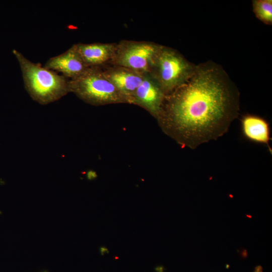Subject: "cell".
Returning a JSON list of instances; mask_svg holds the SVG:
<instances>
[{
  "label": "cell",
  "mask_w": 272,
  "mask_h": 272,
  "mask_svg": "<svg viewBox=\"0 0 272 272\" xmlns=\"http://www.w3.org/2000/svg\"><path fill=\"white\" fill-rule=\"evenodd\" d=\"M43 272H48L47 270L43 271Z\"/></svg>",
  "instance_id": "9a60e30c"
},
{
  "label": "cell",
  "mask_w": 272,
  "mask_h": 272,
  "mask_svg": "<svg viewBox=\"0 0 272 272\" xmlns=\"http://www.w3.org/2000/svg\"><path fill=\"white\" fill-rule=\"evenodd\" d=\"M196 67L177 50L162 45L148 74L166 96L188 81Z\"/></svg>",
  "instance_id": "3957f363"
},
{
  "label": "cell",
  "mask_w": 272,
  "mask_h": 272,
  "mask_svg": "<svg viewBox=\"0 0 272 272\" xmlns=\"http://www.w3.org/2000/svg\"><path fill=\"white\" fill-rule=\"evenodd\" d=\"M74 45L88 67H101L110 64L117 47L116 42L79 43Z\"/></svg>",
  "instance_id": "9c48e42d"
},
{
  "label": "cell",
  "mask_w": 272,
  "mask_h": 272,
  "mask_svg": "<svg viewBox=\"0 0 272 272\" xmlns=\"http://www.w3.org/2000/svg\"><path fill=\"white\" fill-rule=\"evenodd\" d=\"M239 111L238 88L221 65L208 61L165 96L157 119L165 133L194 149L224 134Z\"/></svg>",
  "instance_id": "6da1fadb"
},
{
  "label": "cell",
  "mask_w": 272,
  "mask_h": 272,
  "mask_svg": "<svg viewBox=\"0 0 272 272\" xmlns=\"http://www.w3.org/2000/svg\"><path fill=\"white\" fill-rule=\"evenodd\" d=\"M69 88L70 92L91 105L127 103L125 97L105 76L101 67H89L80 77L70 80Z\"/></svg>",
  "instance_id": "277c9868"
},
{
  "label": "cell",
  "mask_w": 272,
  "mask_h": 272,
  "mask_svg": "<svg viewBox=\"0 0 272 272\" xmlns=\"http://www.w3.org/2000/svg\"><path fill=\"white\" fill-rule=\"evenodd\" d=\"M165 96L164 93L156 81L149 74H146L134 93L132 104L143 107L157 119Z\"/></svg>",
  "instance_id": "52a82bcc"
},
{
  "label": "cell",
  "mask_w": 272,
  "mask_h": 272,
  "mask_svg": "<svg viewBox=\"0 0 272 272\" xmlns=\"http://www.w3.org/2000/svg\"><path fill=\"white\" fill-rule=\"evenodd\" d=\"M253 11L256 17L268 25L272 24V1H252Z\"/></svg>",
  "instance_id": "8fae6325"
},
{
  "label": "cell",
  "mask_w": 272,
  "mask_h": 272,
  "mask_svg": "<svg viewBox=\"0 0 272 272\" xmlns=\"http://www.w3.org/2000/svg\"><path fill=\"white\" fill-rule=\"evenodd\" d=\"M101 69L109 80L126 99L132 104L134 93L142 83L144 74L121 66L108 64Z\"/></svg>",
  "instance_id": "8992f818"
},
{
  "label": "cell",
  "mask_w": 272,
  "mask_h": 272,
  "mask_svg": "<svg viewBox=\"0 0 272 272\" xmlns=\"http://www.w3.org/2000/svg\"><path fill=\"white\" fill-rule=\"evenodd\" d=\"M242 131L245 138L252 142L266 145L270 151V127L264 118L247 114L241 119Z\"/></svg>",
  "instance_id": "30bf717a"
},
{
  "label": "cell",
  "mask_w": 272,
  "mask_h": 272,
  "mask_svg": "<svg viewBox=\"0 0 272 272\" xmlns=\"http://www.w3.org/2000/svg\"><path fill=\"white\" fill-rule=\"evenodd\" d=\"M162 45L151 41L122 40L110 64L125 67L143 74H148Z\"/></svg>",
  "instance_id": "5b68a950"
},
{
  "label": "cell",
  "mask_w": 272,
  "mask_h": 272,
  "mask_svg": "<svg viewBox=\"0 0 272 272\" xmlns=\"http://www.w3.org/2000/svg\"><path fill=\"white\" fill-rule=\"evenodd\" d=\"M44 66L56 72L61 73L62 75L69 80L80 77L89 68L74 44L64 52L50 58Z\"/></svg>",
  "instance_id": "ba28073f"
},
{
  "label": "cell",
  "mask_w": 272,
  "mask_h": 272,
  "mask_svg": "<svg viewBox=\"0 0 272 272\" xmlns=\"http://www.w3.org/2000/svg\"><path fill=\"white\" fill-rule=\"evenodd\" d=\"M21 68L26 90L30 97L41 105L56 101L70 92V80L57 72L28 59L13 50Z\"/></svg>",
  "instance_id": "7a4b0ae2"
},
{
  "label": "cell",
  "mask_w": 272,
  "mask_h": 272,
  "mask_svg": "<svg viewBox=\"0 0 272 272\" xmlns=\"http://www.w3.org/2000/svg\"><path fill=\"white\" fill-rule=\"evenodd\" d=\"M253 272H263L262 267L260 265H257L255 267Z\"/></svg>",
  "instance_id": "4fadbf2b"
},
{
  "label": "cell",
  "mask_w": 272,
  "mask_h": 272,
  "mask_svg": "<svg viewBox=\"0 0 272 272\" xmlns=\"http://www.w3.org/2000/svg\"><path fill=\"white\" fill-rule=\"evenodd\" d=\"M99 251L100 252V254L102 256L104 255L105 253H109L108 249L105 246H104L100 247Z\"/></svg>",
  "instance_id": "7c38bea8"
},
{
  "label": "cell",
  "mask_w": 272,
  "mask_h": 272,
  "mask_svg": "<svg viewBox=\"0 0 272 272\" xmlns=\"http://www.w3.org/2000/svg\"><path fill=\"white\" fill-rule=\"evenodd\" d=\"M157 272H163V267L162 266H158L155 268Z\"/></svg>",
  "instance_id": "5bb4252c"
}]
</instances>
